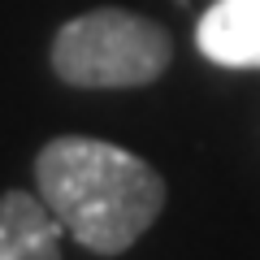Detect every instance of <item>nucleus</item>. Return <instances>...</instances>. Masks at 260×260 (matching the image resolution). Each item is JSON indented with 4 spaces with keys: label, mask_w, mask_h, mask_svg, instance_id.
Instances as JSON below:
<instances>
[{
    "label": "nucleus",
    "mask_w": 260,
    "mask_h": 260,
    "mask_svg": "<svg viewBox=\"0 0 260 260\" xmlns=\"http://www.w3.org/2000/svg\"><path fill=\"white\" fill-rule=\"evenodd\" d=\"M35 186L61 230L95 256L135 247L165 208V178L148 160L83 135H61L39 148Z\"/></svg>",
    "instance_id": "obj_1"
},
{
    "label": "nucleus",
    "mask_w": 260,
    "mask_h": 260,
    "mask_svg": "<svg viewBox=\"0 0 260 260\" xmlns=\"http://www.w3.org/2000/svg\"><path fill=\"white\" fill-rule=\"evenodd\" d=\"M174 61V39L160 22L130 9H91L70 18L52 39V70L61 83L87 91L148 87Z\"/></svg>",
    "instance_id": "obj_2"
},
{
    "label": "nucleus",
    "mask_w": 260,
    "mask_h": 260,
    "mask_svg": "<svg viewBox=\"0 0 260 260\" xmlns=\"http://www.w3.org/2000/svg\"><path fill=\"white\" fill-rule=\"evenodd\" d=\"M195 44L213 65L260 70V0H217L195 26Z\"/></svg>",
    "instance_id": "obj_3"
},
{
    "label": "nucleus",
    "mask_w": 260,
    "mask_h": 260,
    "mask_svg": "<svg viewBox=\"0 0 260 260\" xmlns=\"http://www.w3.org/2000/svg\"><path fill=\"white\" fill-rule=\"evenodd\" d=\"M0 260H61V221L39 195H0Z\"/></svg>",
    "instance_id": "obj_4"
}]
</instances>
